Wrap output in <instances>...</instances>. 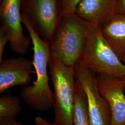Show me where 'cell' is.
Instances as JSON below:
<instances>
[{"label":"cell","instance_id":"e0dca14e","mask_svg":"<svg viewBox=\"0 0 125 125\" xmlns=\"http://www.w3.org/2000/svg\"><path fill=\"white\" fill-rule=\"evenodd\" d=\"M0 125H28L23 124L15 119L9 118H0Z\"/></svg>","mask_w":125,"mask_h":125},{"label":"cell","instance_id":"ffe728a7","mask_svg":"<svg viewBox=\"0 0 125 125\" xmlns=\"http://www.w3.org/2000/svg\"><path fill=\"white\" fill-rule=\"evenodd\" d=\"M124 89H125V85H124Z\"/></svg>","mask_w":125,"mask_h":125},{"label":"cell","instance_id":"44dd1931","mask_svg":"<svg viewBox=\"0 0 125 125\" xmlns=\"http://www.w3.org/2000/svg\"></svg>","mask_w":125,"mask_h":125},{"label":"cell","instance_id":"ac0fdd59","mask_svg":"<svg viewBox=\"0 0 125 125\" xmlns=\"http://www.w3.org/2000/svg\"><path fill=\"white\" fill-rule=\"evenodd\" d=\"M34 125H55L53 122H50L40 116L36 117L34 120Z\"/></svg>","mask_w":125,"mask_h":125},{"label":"cell","instance_id":"9a60e30c","mask_svg":"<svg viewBox=\"0 0 125 125\" xmlns=\"http://www.w3.org/2000/svg\"><path fill=\"white\" fill-rule=\"evenodd\" d=\"M9 41V38L7 33L2 27H0V62L3 59V53L5 45Z\"/></svg>","mask_w":125,"mask_h":125},{"label":"cell","instance_id":"ba28073f","mask_svg":"<svg viewBox=\"0 0 125 125\" xmlns=\"http://www.w3.org/2000/svg\"><path fill=\"white\" fill-rule=\"evenodd\" d=\"M99 92L111 111L110 125H125V79L96 75Z\"/></svg>","mask_w":125,"mask_h":125},{"label":"cell","instance_id":"8fae6325","mask_svg":"<svg viewBox=\"0 0 125 125\" xmlns=\"http://www.w3.org/2000/svg\"><path fill=\"white\" fill-rule=\"evenodd\" d=\"M105 39L120 58L125 51V15L115 14L100 26Z\"/></svg>","mask_w":125,"mask_h":125},{"label":"cell","instance_id":"277c9868","mask_svg":"<svg viewBox=\"0 0 125 125\" xmlns=\"http://www.w3.org/2000/svg\"><path fill=\"white\" fill-rule=\"evenodd\" d=\"M81 60L96 75L125 79V63L105 39L98 25L90 24Z\"/></svg>","mask_w":125,"mask_h":125},{"label":"cell","instance_id":"9c48e42d","mask_svg":"<svg viewBox=\"0 0 125 125\" xmlns=\"http://www.w3.org/2000/svg\"><path fill=\"white\" fill-rule=\"evenodd\" d=\"M0 64V94L16 86L25 85L34 72L33 62L23 57L7 58Z\"/></svg>","mask_w":125,"mask_h":125},{"label":"cell","instance_id":"7a4b0ae2","mask_svg":"<svg viewBox=\"0 0 125 125\" xmlns=\"http://www.w3.org/2000/svg\"><path fill=\"white\" fill-rule=\"evenodd\" d=\"M90 26L75 13L62 15L49 41L51 53L74 67L83 52Z\"/></svg>","mask_w":125,"mask_h":125},{"label":"cell","instance_id":"52a82bcc","mask_svg":"<svg viewBox=\"0 0 125 125\" xmlns=\"http://www.w3.org/2000/svg\"><path fill=\"white\" fill-rule=\"evenodd\" d=\"M22 2V0H0V6L1 27L9 36L12 51L19 54L27 52L31 41L23 32Z\"/></svg>","mask_w":125,"mask_h":125},{"label":"cell","instance_id":"7c38bea8","mask_svg":"<svg viewBox=\"0 0 125 125\" xmlns=\"http://www.w3.org/2000/svg\"><path fill=\"white\" fill-rule=\"evenodd\" d=\"M73 125H91L85 92L76 79L73 110Z\"/></svg>","mask_w":125,"mask_h":125},{"label":"cell","instance_id":"5bb4252c","mask_svg":"<svg viewBox=\"0 0 125 125\" xmlns=\"http://www.w3.org/2000/svg\"><path fill=\"white\" fill-rule=\"evenodd\" d=\"M81 0H61L62 15L75 12L76 9Z\"/></svg>","mask_w":125,"mask_h":125},{"label":"cell","instance_id":"6da1fadb","mask_svg":"<svg viewBox=\"0 0 125 125\" xmlns=\"http://www.w3.org/2000/svg\"><path fill=\"white\" fill-rule=\"evenodd\" d=\"M22 22L31 39L36 79L32 85L23 88L20 95L28 107L37 111H46L53 107V92L50 86L47 72L51 55L50 42L43 40L38 34L23 14Z\"/></svg>","mask_w":125,"mask_h":125},{"label":"cell","instance_id":"d6986e66","mask_svg":"<svg viewBox=\"0 0 125 125\" xmlns=\"http://www.w3.org/2000/svg\"><path fill=\"white\" fill-rule=\"evenodd\" d=\"M121 60L125 63V51L124 52V53L122 54V55L121 56V58H120Z\"/></svg>","mask_w":125,"mask_h":125},{"label":"cell","instance_id":"30bf717a","mask_svg":"<svg viewBox=\"0 0 125 125\" xmlns=\"http://www.w3.org/2000/svg\"><path fill=\"white\" fill-rule=\"evenodd\" d=\"M115 0H81L75 13L90 24L101 26L115 14Z\"/></svg>","mask_w":125,"mask_h":125},{"label":"cell","instance_id":"4fadbf2b","mask_svg":"<svg viewBox=\"0 0 125 125\" xmlns=\"http://www.w3.org/2000/svg\"><path fill=\"white\" fill-rule=\"evenodd\" d=\"M22 109L18 96L3 95L0 98V118H15Z\"/></svg>","mask_w":125,"mask_h":125},{"label":"cell","instance_id":"3957f363","mask_svg":"<svg viewBox=\"0 0 125 125\" xmlns=\"http://www.w3.org/2000/svg\"><path fill=\"white\" fill-rule=\"evenodd\" d=\"M53 86L55 125H73L76 78L74 67L64 64L51 53L49 65Z\"/></svg>","mask_w":125,"mask_h":125},{"label":"cell","instance_id":"5b68a950","mask_svg":"<svg viewBox=\"0 0 125 125\" xmlns=\"http://www.w3.org/2000/svg\"><path fill=\"white\" fill-rule=\"evenodd\" d=\"M76 79L85 92L91 125H110L111 111L107 101L99 92L96 74L79 60L74 66Z\"/></svg>","mask_w":125,"mask_h":125},{"label":"cell","instance_id":"8992f818","mask_svg":"<svg viewBox=\"0 0 125 125\" xmlns=\"http://www.w3.org/2000/svg\"><path fill=\"white\" fill-rule=\"evenodd\" d=\"M22 2L21 13L43 40L50 41L62 15L61 0H22Z\"/></svg>","mask_w":125,"mask_h":125},{"label":"cell","instance_id":"2e32d148","mask_svg":"<svg viewBox=\"0 0 125 125\" xmlns=\"http://www.w3.org/2000/svg\"><path fill=\"white\" fill-rule=\"evenodd\" d=\"M115 14L125 15V0H115Z\"/></svg>","mask_w":125,"mask_h":125}]
</instances>
